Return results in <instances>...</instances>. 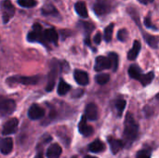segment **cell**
<instances>
[{"label":"cell","instance_id":"15","mask_svg":"<svg viewBox=\"0 0 159 158\" xmlns=\"http://www.w3.org/2000/svg\"><path fill=\"white\" fill-rule=\"evenodd\" d=\"M61 153H62L61 147L58 143H53L48 148L46 156L48 158H60Z\"/></svg>","mask_w":159,"mask_h":158},{"label":"cell","instance_id":"6","mask_svg":"<svg viewBox=\"0 0 159 158\" xmlns=\"http://www.w3.org/2000/svg\"><path fill=\"white\" fill-rule=\"evenodd\" d=\"M93 10L98 16L106 15L111 11V4L108 0H97L93 5Z\"/></svg>","mask_w":159,"mask_h":158},{"label":"cell","instance_id":"25","mask_svg":"<svg viewBox=\"0 0 159 158\" xmlns=\"http://www.w3.org/2000/svg\"><path fill=\"white\" fill-rule=\"evenodd\" d=\"M70 89H71V86L69 84H67L63 79H61L60 83H59V86H58V94L61 95V96H63Z\"/></svg>","mask_w":159,"mask_h":158},{"label":"cell","instance_id":"31","mask_svg":"<svg viewBox=\"0 0 159 158\" xmlns=\"http://www.w3.org/2000/svg\"><path fill=\"white\" fill-rule=\"evenodd\" d=\"M117 38L121 42H125L128 39V31L126 29H121L117 34Z\"/></svg>","mask_w":159,"mask_h":158},{"label":"cell","instance_id":"19","mask_svg":"<svg viewBox=\"0 0 159 158\" xmlns=\"http://www.w3.org/2000/svg\"><path fill=\"white\" fill-rule=\"evenodd\" d=\"M80 25L83 28V30L85 31V42L88 46H90L89 36H90L92 30L94 29V26L90 22H80Z\"/></svg>","mask_w":159,"mask_h":158},{"label":"cell","instance_id":"26","mask_svg":"<svg viewBox=\"0 0 159 158\" xmlns=\"http://www.w3.org/2000/svg\"><path fill=\"white\" fill-rule=\"evenodd\" d=\"M108 58L111 61V68L114 72H116L118 67V55L115 52H110L108 54Z\"/></svg>","mask_w":159,"mask_h":158},{"label":"cell","instance_id":"33","mask_svg":"<svg viewBox=\"0 0 159 158\" xmlns=\"http://www.w3.org/2000/svg\"><path fill=\"white\" fill-rule=\"evenodd\" d=\"M144 23H145V25H146V27H148V28H155L151 23V18L150 17H147V18H145V20H144Z\"/></svg>","mask_w":159,"mask_h":158},{"label":"cell","instance_id":"29","mask_svg":"<svg viewBox=\"0 0 159 158\" xmlns=\"http://www.w3.org/2000/svg\"><path fill=\"white\" fill-rule=\"evenodd\" d=\"M95 80L99 85H104L110 80V76L107 74H101L95 77Z\"/></svg>","mask_w":159,"mask_h":158},{"label":"cell","instance_id":"13","mask_svg":"<svg viewBox=\"0 0 159 158\" xmlns=\"http://www.w3.org/2000/svg\"><path fill=\"white\" fill-rule=\"evenodd\" d=\"M85 115L90 121H95L98 119V108L95 103H89L85 110Z\"/></svg>","mask_w":159,"mask_h":158},{"label":"cell","instance_id":"28","mask_svg":"<svg viewBox=\"0 0 159 158\" xmlns=\"http://www.w3.org/2000/svg\"><path fill=\"white\" fill-rule=\"evenodd\" d=\"M18 4L22 7H34L37 5L36 0H18Z\"/></svg>","mask_w":159,"mask_h":158},{"label":"cell","instance_id":"23","mask_svg":"<svg viewBox=\"0 0 159 158\" xmlns=\"http://www.w3.org/2000/svg\"><path fill=\"white\" fill-rule=\"evenodd\" d=\"M105 149V146L102 142L96 140L89 145V150L92 153H101Z\"/></svg>","mask_w":159,"mask_h":158},{"label":"cell","instance_id":"16","mask_svg":"<svg viewBox=\"0 0 159 158\" xmlns=\"http://www.w3.org/2000/svg\"><path fill=\"white\" fill-rule=\"evenodd\" d=\"M108 143H109L111 151H112V153L114 155H116L124 147V142L122 141L115 139V138H112V137L108 138Z\"/></svg>","mask_w":159,"mask_h":158},{"label":"cell","instance_id":"20","mask_svg":"<svg viewBox=\"0 0 159 158\" xmlns=\"http://www.w3.org/2000/svg\"><path fill=\"white\" fill-rule=\"evenodd\" d=\"M75 9L80 17H83V18L88 17V9H87V6H86L85 2H83V1L76 2L75 4Z\"/></svg>","mask_w":159,"mask_h":158},{"label":"cell","instance_id":"11","mask_svg":"<svg viewBox=\"0 0 159 158\" xmlns=\"http://www.w3.org/2000/svg\"><path fill=\"white\" fill-rule=\"evenodd\" d=\"M45 115V110L37 104H33L28 111V116L32 120L41 119Z\"/></svg>","mask_w":159,"mask_h":158},{"label":"cell","instance_id":"37","mask_svg":"<svg viewBox=\"0 0 159 158\" xmlns=\"http://www.w3.org/2000/svg\"><path fill=\"white\" fill-rule=\"evenodd\" d=\"M85 158H98V157H95V156H86Z\"/></svg>","mask_w":159,"mask_h":158},{"label":"cell","instance_id":"12","mask_svg":"<svg viewBox=\"0 0 159 158\" xmlns=\"http://www.w3.org/2000/svg\"><path fill=\"white\" fill-rule=\"evenodd\" d=\"M87 120H88L87 116L83 115L81 117V120H80L79 124H78V130H79L80 134H82L85 137L90 136L93 133V129L87 124Z\"/></svg>","mask_w":159,"mask_h":158},{"label":"cell","instance_id":"36","mask_svg":"<svg viewBox=\"0 0 159 158\" xmlns=\"http://www.w3.org/2000/svg\"><path fill=\"white\" fill-rule=\"evenodd\" d=\"M34 158H44V157H43V155H42V154H38V155H37V156H36Z\"/></svg>","mask_w":159,"mask_h":158},{"label":"cell","instance_id":"30","mask_svg":"<svg viewBox=\"0 0 159 158\" xmlns=\"http://www.w3.org/2000/svg\"><path fill=\"white\" fill-rule=\"evenodd\" d=\"M125 107H126V101H125V100L119 99L118 101H116V109L117 114H118L119 116L122 115V113H123Z\"/></svg>","mask_w":159,"mask_h":158},{"label":"cell","instance_id":"22","mask_svg":"<svg viewBox=\"0 0 159 158\" xmlns=\"http://www.w3.org/2000/svg\"><path fill=\"white\" fill-rule=\"evenodd\" d=\"M41 12L44 16H58L59 12L56 7L51 4H47L41 8Z\"/></svg>","mask_w":159,"mask_h":158},{"label":"cell","instance_id":"2","mask_svg":"<svg viewBox=\"0 0 159 158\" xmlns=\"http://www.w3.org/2000/svg\"><path fill=\"white\" fill-rule=\"evenodd\" d=\"M129 74L131 78L138 80L143 87L150 85L155 77L153 72H150L148 74H143L140 69V67L136 64L130 65V67L129 68Z\"/></svg>","mask_w":159,"mask_h":158},{"label":"cell","instance_id":"14","mask_svg":"<svg viewBox=\"0 0 159 158\" xmlns=\"http://www.w3.org/2000/svg\"><path fill=\"white\" fill-rule=\"evenodd\" d=\"M74 77H75V80L76 81V83L81 86H86L89 82L88 74L81 70H75L74 72Z\"/></svg>","mask_w":159,"mask_h":158},{"label":"cell","instance_id":"10","mask_svg":"<svg viewBox=\"0 0 159 158\" xmlns=\"http://www.w3.org/2000/svg\"><path fill=\"white\" fill-rule=\"evenodd\" d=\"M57 74H58V69H57V65L53 62L51 69L48 73V84L46 86V90L47 91H51L55 86L56 83V78H57Z\"/></svg>","mask_w":159,"mask_h":158},{"label":"cell","instance_id":"21","mask_svg":"<svg viewBox=\"0 0 159 158\" xmlns=\"http://www.w3.org/2000/svg\"><path fill=\"white\" fill-rule=\"evenodd\" d=\"M140 50H141V44H140V42L138 40H136L133 43L132 48L128 53V59L130 60V61H134L137 58V56L139 55Z\"/></svg>","mask_w":159,"mask_h":158},{"label":"cell","instance_id":"5","mask_svg":"<svg viewBox=\"0 0 159 158\" xmlns=\"http://www.w3.org/2000/svg\"><path fill=\"white\" fill-rule=\"evenodd\" d=\"M40 80V77L37 76V75H34V76H31V77H28V76H11L9 78L7 79V82L8 84H11V83H16V84H22V85H35L39 82Z\"/></svg>","mask_w":159,"mask_h":158},{"label":"cell","instance_id":"24","mask_svg":"<svg viewBox=\"0 0 159 158\" xmlns=\"http://www.w3.org/2000/svg\"><path fill=\"white\" fill-rule=\"evenodd\" d=\"M143 36H144V40L146 41V43H147L149 46H151V47H154V48H157V47H158V37L154 36V35L149 34H143Z\"/></svg>","mask_w":159,"mask_h":158},{"label":"cell","instance_id":"34","mask_svg":"<svg viewBox=\"0 0 159 158\" xmlns=\"http://www.w3.org/2000/svg\"><path fill=\"white\" fill-rule=\"evenodd\" d=\"M101 41H102V34H101V33H97V34L94 37V42L97 45H99L101 43Z\"/></svg>","mask_w":159,"mask_h":158},{"label":"cell","instance_id":"35","mask_svg":"<svg viewBox=\"0 0 159 158\" xmlns=\"http://www.w3.org/2000/svg\"><path fill=\"white\" fill-rule=\"evenodd\" d=\"M140 3H142V4H144V5H146V4H149V3H152L154 0H138Z\"/></svg>","mask_w":159,"mask_h":158},{"label":"cell","instance_id":"17","mask_svg":"<svg viewBox=\"0 0 159 158\" xmlns=\"http://www.w3.org/2000/svg\"><path fill=\"white\" fill-rule=\"evenodd\" d=\"M44 34H45V38L47 40V42L49 43H53L54 45L58 44V40H59V35L57 31L54 28H49L44 31Z\"/></svg>","mask_w":159,"mask_h":158},{"label":"cell","instance_id":"27","mask_svg":"<svg viewBox=\"0 0 159 158\" xmlns=\"http://www.w3.org/2000/svg\"><path fill=\"white\" fill-rule=\"evenodd\" d=\"M114 23H110L105 29H104V40L106 42H110L112 40L113 36V31H114Z\"/></svg>","mask_w":159,"mask_h":158},{"label":"cell","instance_id":"1","mask_svg":"<svg viewBox=\"0 0 159 158\" xmlns=\"http://www.w3.org/2000/svg\"><path fill=\"white\" fill-rule=\"evenodd\" d=\"M139 134V126L134 119L133 115L130 113L127 114L125 119V127H124V139L127 142L131 143L133 142Z\"/></svg>","mask_w":159,"mask_h":158},{"label":"cell","instance_id":"4","mask_svg":"<svg viewBox=\"0 0 159 158\" xmlns=\"http://www.w3.org/2000/svg\"><path fill=\"white\" fill-rule=\"evenodd\" d=\"M2 20L4 23H7L15 14V7L9 0H3L1 3Z\"/></svg>","mask_w":159,"mask_h":158},{"label":"cell","instance_id":"9","mask_svg":"<svg viewBox=\"0 0 159 158\" xmlns=\"http://www.w3.org/2000/svg\"><path fill=\"white\" fill-rule=\"evenodd\" d=\"M111 68V61L108 57L104 56H99L95 60V65L94 69L97 72H101L102 70H106Z\"/></svg>","mask_w":159,"mask_h":158},{"label":"cell","instance_id":"8","mask_svg":"<svg viewBox=\"0 0 159 158\" xmlns=\"http://www.w3.org/2000/svg\"><path fill=\"white\" fill-rule=\"evenodd\" d=\"M18 124H19V121L17 118H11V119L7 120L3 126L2 134L4 136H7V135L16 133V131L18 129Z\"/></svg>","mask_w":159,"mask_h":158},{"label":"cell","instance_id":"3","mask_svg":"<svg viewBox=\"0 0 159 158\" xmlns=\"http://www.w3.org/2000/svg\"><path fill=\"white\" fill-rule=\"evenodd\" d=\"M27 39L29 42H38L47 47L48 42L45 38L44 31L39 23H35L33 26V31L30 32L27 35Z\"/></svg>","mask_w":159,"mask_h":158},{"label":"cell","instance_id":"7","mask_svg":"<svg viewBox=\"0 0 159 158\" xmlns=\"http://www.w3.org/2000/svg\"><path fill=\"white\" fill-rule=\"evenodd\" d=\"M16 108V103L13 100H5L2 99L0 103V112L2 116L11 115Z\"/></svg>","mask_w":159,"mask_h":158},{"label":"cell","instance_id":"32","mask_svg":"<svg viewBox=\"0 0 159 158\" xmlns=\"http://www.w3.org/2000/svg\"><path fill=\"white\" fill-rule=\"evenodd\" d=\"M136 158H151V153L148 150H142L137 154Z\"/></svg>","mask_w":159,"mask_h":158},{"label":"cell","instance_id":"18","mask_svg":"<svg viewBox=\"0 0 159 158\" xmlns=\"http://www.w3.org/2000/svg\"><path fill=\"white\" fill-rule=\"evenodd\" d=\"M13 149V141L11 138H4L1 140V153L3 155H8Z\"/></svg>","mask_w":159,"mask_h":158}]
</instances>
